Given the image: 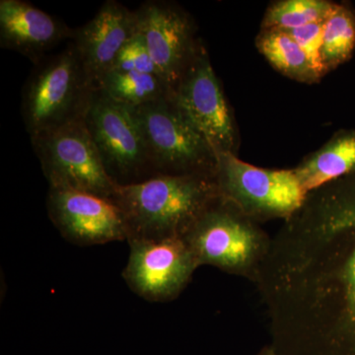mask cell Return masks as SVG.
Here are the masks:
<instances>
[{"instance_id":"2","label":"cell","mask_w":355,"mask_h":355,"mask_svg":"<svg viewBox=\"0 0 355 355\" xmlns=\"http://www.w3.org/2000/svg\"><path fill=\"white\" fill-rule=\"evenodd\" d=\"M94 88L73 44L36 65L22 91L30 139L84 118Z\"/></svg>"},{"instance_id":"15","label":"cell","mask_w":355,"mask_h":355,"mask_svg":"<svg viewBox=\"0 0 355 355\" xmlns=\"http://www.w3.org/2000/svg\"><path fill=\"white\" fill-rule=\"evenodd\" d=\"M98 89L128 107L144 106L174 94V89L160 76L114 69L104 76Z\"/></svg>"},{"instance_id":"13","label":"cell","mask_w":355,"mask_h":355,"mask_svg":"<svg viewBox=\"0 0 355 355\" xmlns=\"http://www.w3.org/2000/svg\"><path fill=\"white\" fill-rule=\"evenodd\" d=\"M74 30L30 2L0 1V46L17 51L35 67L46 58V51L64 40H72Z\"/></svg>"},{"instance_id":"12","label":"cell","mask_w":355,"mask_h":355,"mask_svg":"<svg viewBox=\"0 0 355 355\" xmlns=\"http://www.w3.org/2000/svg\"><path fill=\"white\" fill-rule=\"evenodd\" d=\"M137 33L135 11L114 0L105 2L92 19L74 30L72 44L94 90L113 69L119 53Z\"/></svg>"},{"instance_id":"19","label":"cell","mask_w":355,"mask_h":355,"mask_svg":"<svg viewBox=\"0 0 355 355\" xmlns=\"http://www.w3.org/2000/svg\"><path fill=\"white\" fill-rule=\"evenodd\" d=\"M114 69L121 70V71H137L140 73L160 76L157 67L154 64L153 58L147 49L146 42L139 32L125 44L123 50L120 51L112 70Z\"/></svg>"},{"instance_id":"4","label":"cell","mask_w":355,"mask_h":355,"mask_svg":"<svg viewBox=\"0 0 355 355\" xmlns=\"http://www.w3.org/2000/svg\"><path fill=\"white\" fill-rule=\"evenodd\" d=\"M184 239L198 266H214L248 277L260 263L270 242L221 196L203 211Z\"/></svg>"},{"instance_id":"17","label":"cell","mask_w":355,"mask_h":355,"mask_svg":"<svg viewBox=\"0 0 355 355\" xmlns=\"http://www.w3.org/2000/svg\"><path fill=\"white\" fill-rule=\"evenodd\" d=\"M355 48V20L345 7L333 4L323 21V62L327 70L343 64Z\"/></svg>"},{"instance_id":"3","label":"cell","mask_w":355,"mask_h":355,"mask_svg":"<svg viewBox=\"0 0 355 355\" xmlns=\"http://www.w3.org/2000/svg\"><path fill=\"white\" fill-rule=\"evenodd\" d=\"M132 108L155 175L216 177V151L178 107L174 94Z\"/></svg>"},{"instance_id":"22","label":"cell","mask_w":355,"mask_h":355,"mask_svg":"<svg viewBox=\"0 0 355 355\" xmlns=\"http://www.w3.org/2000/svg\"><path fill=\"white\" fill-rule=\"evenodd\" d=\"M256 355H279L277 352L268 345V347H263L260 352H258Z\"/></svg>"},{"instance_id":"10","label":"cell","mask_w":355,"mask_h":355,"mask_svg":"<svg viewBox=\"0 0 355 355\" xmlns=\"http://www.w3.org/2000/svg\"><path fill=\"white\" fill-rule=\"evenodd\" d=\"M202 48L174 90L175 102L217 155L232 153V116L220 83Z\"/></svg>"},{"instance_id":"11","label":"cell","mask_w":355,"mask_h":355,"mask_svg":"<svg viewBox=\"0 0 355 355\" xmlns=\"http://www.w3.org/2000/svg\"><path fill=\"white\" fill-rule=\"evenodd\" d=\"M135 12L137 32L146 42L159 74L175 90L202 48L193 44L191 20L169 2L156 0L144 2Z\"/></svg>"},{"instance_id":"5","label":"cell","mask_w":355,"mask_h":355,"mask_svg":"<svg viewBox=\"0 0 355 355\" xmlns=\"http://www.w3.org/2000/svg\"><path fill=\"white\" fill-rule=\"evenodd\" d=\"M84 121L107 174L116 186L140 183L156 176L132 107L114 101L96 89Z\"/></svg>"},{"instance_id":"1","label":"cell","mask_w":355,"mask_h":355,"mask_svg":"<svg viewBox=\"0 0 355 355\" xmlns=\"http://www.w3.org/2000/svg\"><path fill=\"white\" fill-rule=\"evenodd\" d=\"M219 196L216 177L156 175L116 186L112 200L125 216L128 241L184 238Z\"/></svg>"},{"instance_id":"16","label":"cell","mask_w":355,"mask_h":355,"mask_svg":"<svg viewBox=\"0 0 355 355\" xmlns=\"http://www.w3.org/2000/svg\"><path fill=\"white\" fill-rule=\"evenodd\" d=\"M257 46L266 60L286 76L307 83L318 78L307 55L288 32L266 29L259 37Z\"/></svg>"},{"instance_id":"7","label":"cell","mask_w":355,"mask_h":355,"mask_svg":"<svg viewBox=\"0 0 355 355\" xmlns=\"http://www.w3.org/2000/svg\"><path fill=\"white\" fill-rule=\"evenodd\" d=\"M30 140L50 188L113 197L116 184L105 170L84 118Z\"/></svg>"},{"instance_id":"14","label":"cell","mask_w":355,"mask_h":355,"mask_svg":"<svg viewBox=\"0 0 355 355\" xmlns=\"http://www.w3.org/2000/svg\"><path fill=\"white\" fill-rule=\"evenodd\" d=\"M354 170L355 133H349L331 141L294 171L309 193Z\"/></svg>"},{"instance_id":"21","label":"cell","mask_w":355,"mask_h":355,"mask_svg":"<svg viewBox=\"0 0 355 355\" xmlns=\"http://www.w3.org/2000/svg\"><path fill=\"white\" fill-rule=\"evenodd\" d=\"M347 226V246L345 250V268L347 286L355 302V202L336 207Z\"/></svg>"},{"instance_id":"6","label":"cell","mask_w":355,"mask_h":355,"mask_svg":"<svg viewBox=\"0 0 355 355\" xmlns=\"http://www.w3.org/2000/svg\"><path fill=\"white\" fill-rule=\"evenodd\" d=\"M219 195L246 216L291 217L308 193L294 170H268L248 164L232 153L217 155Z\"/></svg>"},{"instance_id":"8","label":"cell","mask_w":355,"mask_h":355,"mask_svg":"<svg viewBox=\"0 0 355 355\" xmlns=\"http://www.w3.org/2000/svg\"><path fill=\"white\" fill-rule=\"evenodd\" d=\"M128 242L130 256L123 277L146 300L165 302L178 297L200 266L184 238Z\"/></svg>"},{"instance_id":"18","label":"cell","mask_w":355,"mask_h":355,"mask_svg":"<svg viewBox=\"0 0 355 355\" xmlns=\"http://www.w3.org/2000/svg\"><path fill=\"white\" fill-rule=\"evenodd\" d=\"M333 4L322 0H286L268 9L263 20L266 29L291 31L313 23L323 22Z\"/></svg>"},{"instance_id":"9","label":"cell","mask_w":355,"mask_h":355,"mask_svg":"<svg viewBox=\"0 0 355 355\" xmlns=\"http://www.w3.org/2000/svg\"><path fill=\"white\" fill-rule=\"evenodd\" d=\"M46 209L67 241L80 246L128 241L127 222L112 198L71 189L50 188Z\"/></svg>"},{"instance_id":"20","label":"cell","mask_w":355,"mask_h":355,"mask_svg":"<svg viewBox=\"0 0 355 355\" xmlns=\"http://www.w3.org/2000/svg\"><path fill=\"white\" fill-rule=\"evenodd\" d=\"M307 55L318 78L327 71L323 62V22L287 31Z\"/></svg>"}]
</instances>
